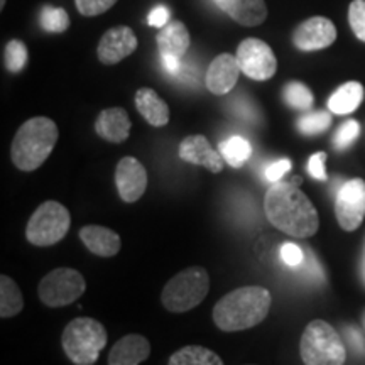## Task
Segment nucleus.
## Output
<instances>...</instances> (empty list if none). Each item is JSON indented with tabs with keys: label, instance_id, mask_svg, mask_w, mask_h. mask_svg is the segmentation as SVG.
Masks as SVG:
<instances>
[{
	"label": "nucleus",
	"instance_id": "1",
	"mask_svg": "<svg viewBox=\"0 0 365 365\" xmlns=\"http://www.w3.org/2000/svg\"><path fill=\"white\" fill-rule=\"evenodd\" d=\"M264 212L277 230L296 239L313 237L319 228V217L312 200L291 181L272 182L264 198Z\"/></svg>",
	"mask_w": 365,
	"mask_h": 365
},
{
	"label": "nucleus",
	"instance_id": "2",
	"mask_svg": "<svg viewBox=\"0 0 365 365\" xmlns=\"http://www.w3.org/2000/svg\"><path fill=\"white\" fill-rule=\"evenodd\" d=\"M272 304L266 287L244 286L230 291L213 308V322L222 331L249 330L264 322Z\"/></svg>",
	"mask_w": 365,
	"mask_h": 365
},
{
	"label": "nucleus",
	"instance_id": "3",
	"mask_svg": "<svg viewBox=\"0 0 365 365\" xmlns=\"http://www.w3.org/2000/svg\"><path fill=\"white\" fill-rule=\"evenodd\" d=\"M59 130L48 117H34L24 122L12 140L11 158L21 171H34L43 166L58 143Z\"/></svg>",
	"mask_w": 365,
	"mask_h": 365
},
{
	"label": "nucleus",
	"instance_id": "4",
	"mask_svg": "<svg viewBox=\"0 0 365 365\" xmlns=\"http://www.w3.org/2000/svg\"><path fill=\"white\" fill-rule=\"evenodd\" d=\"M107 330L102 323L88 317H80L68 323L61 336V345L68 359L76 365H91L107 345Z\"/></svg>",
	"mask_w": 365,
	"mask_h": 365
},
{
	"label": "nucleus",
	"instance_id": "5",
	"mask_svg": "<svg viewBox=\"0 0 365 365\" xmlns=\"http://www.w3.org/2000/svg\"><path fill=\"white\" fill-rule=\"evenodd\" d=\"M299 354L307 365H341L346 360L344 340L325 319L308 323L301 335Z\"/></svg>",
	"mask_w": 365,
	"mask_h": 365
},
{
	"label": "nucleus",
	"instance_id": "6",
	"mask_svg": "<svg viewBox=\"0 0 365 365\" xmlns=\"http://www.w3.org/2000/svg\"><path fill=\"white\" fill-rule=\"evenodd\" d=\"M210 291L207 269L191 266L178 272L164 286L161 293L163 307L171 313H185L198 307Z\"/></svg>",
	"mask_w": 365,
	"mask_h": 365
},
{
	"label": "nucleus",
	"instance_id": "7",
	"mask_svg": "<svg viewBox=\"0 0 365 365\" xmlns=\"http://www.w3.org/2000/svg\"><path fill=\"white\" fill-rule=\"evenodd\" d=\"M71 227V215L59 202H44L34 210L26 227V239L36 247H49L63 240Z\"/></svg>",
	"mask_w": 365,
	"mask_h": 365
},
{
	"label": "nucleus",
	"instance_id": "8",
	"mask_svg": "<svg viewBox=\"0 0 365 365\" xmlns=\"http://www.w3.org/2000/svg\"><path fill=\"white\" fill-rule=\"evenodd\" d=\"M86 291L83 274L71 267H58L41 279L39 299L49 308H61L75 303Z\"/></svg>",
	"mask_w": 365,
	"mask_h": 365
},
{
	"label": "nucleus",
	"instance_id": "9",
	"mask_svg": "<svg viewBox=\"0 0 365 365\" xmlns=\"http://www.w3.org/2000/svg\"><path fill=\"white\" fill-rule=\"evenodd\" d=\"M237 61L245 76L255 81L271 80L277 71V59L272 48L261 39H244L237 48Z\"/></svg>",
	"mask_w": 365,
	"mask_h": 365
},
{
	"label": "nucleus",
	"instance_id": "10",
	"mask_svg": "<svg viewBox=\"0 0 365 365\" xmlns=\"http://www.w3.org/2000/svg\"><path fill=\"white\" fill-rule=\"evenodd\" d=\"M335 215L345 232H354L365 218V181L360 178L345 181L335 200Z\"/></svg>",
	"mask_w": 365,
	"mask_h": 365
},
{
	"label": "nucleus",
	"instance_id": "11",
	"mask_svg": "<svg viewBox=\"0 0 365 365\" xmlns=\"http://www.w3.org/2000/svg\"><path fill=\"white\" fill-rule=\"evenodd\" d=\"M336 39V27L327 17H309L296 27L293 44L299 51H319L331 46Z\"/></svg>",
	"mask_w": 365,
	"mask_h": 365
},
{
	"label": "nucleus",
	"instance_id": "12",
	"mask_svg": "<svg viewBox=\"0 0 365 365\" xmlns=\"http://www.w3.org/2000/svg\"><path fill=\"white\" fill-rule=\"evenodd\" d=\"M115 185L118 196L125 203H134L145 193L148 188V173L139 159L122 158L115 170Z\"/></svg>",
	"mask_w": 365,
	"mask_h": 365
},
{
	"label": "nucleus",
	"instance_id": "13",
	"mask_svg": "<svg viewBox=\"0 0 365 365\" xmlns=\"http://www.w3.org/2000/svg\"><path fill=\"white\" fill-rule=\"evenodd\" d=\"M137 36L127 26H117L108 29L100 39L97 53L103 65H117L130 56L137 49Z\"/></svg>",
	"mask_w": 365,
	"mask_h": 365
},
{
	"label": "nucleus",
	"instance_id": "14",
	"mask_svg": "<svg viewBox=\"0 0 365 365\" xmlns=\"http://www.w3.org/2000/svg\"><path fill=\"white\" fill-rule=\"evenodd\" d=\"M180 158L182 161L195 164V166L207 168L210 173H220L223 170V156L220 150L212 148L208 139L202 134L188 135L180 144Z\"/></svg>",
	"mask_w": 365,
	"mask_h": 365
},
{
	"label": "nucleus",
	"instance_id": "15",
	"mask_svg": "<svg viewBox=\"0 0 365 365\" xmlns=\"http://www.w3.org/2000/svg\"><path fill=\"white\" fill-rule=\"evenodd\" d=\"M240 73L242 70L237 56H232L228 53L218 54L210 63L207 75H205V83L213 95H227L237 85Z\"/></svg>",
	"mask_w": 365,
	"mask_h": 365
},
{
	"label": "nucleus",
	"instance_id": "16",
	"mask_svg": "<svg viewBox=\"0 0 365 365\" xmlns=\"http://www.w3.org/2000/svg\"><path fill=\"white\" fill-rule=\"evenodd\" d=\"M132 122L122 107L105 108L98 113L97 122H95V132L103 140L112 144H122L129 139Z\"/></svg>",
	"mask_w": 365,
	"mask_h": 365
},
{
	"label": "nucleus",
	"instance_id": "17",
	"mask_svg": "<svg viewBox=\"0 0 365 365\" xmlns=\"http://www.w3.org/2000/svg\"><path fill=\"white\" fill-rule=\"evenodd\" d=\"M150 355V344L143 335L130 333L122 336L108 354L110 365H139L148 360Z\"/></svg>",
	"mask_w": 365,
	"mask_h": 365
},
{
	"label": "nucleus",
	"instance_id": "18",
	"mask_svg": "<svg viewBox=\"0 0 365 365\" xmlns=\"http://www.w3.org/2000/svg\"><path fill=\"white\" fill-rule=\"evenodd\" d=\"M215 6L242 26L255 27L262 24L267 17L264 0H213Z\"/></svg>",
	"mask_w": 365,
	"mask_h": 365
},
{
	"label": "nucleus",
	"instance_id": "19",
	"mask_svg": "<svg viewBox=\"0 0 365 365\" xmlns=\"http://www.w3.org/2000/svg\"><path fill=\"white\" fill-rule=\"evenodd\" d=\"M80 239L91 254L100 257H113L120 250V237L117 232L102 225H86L80 228Z\"/></svg>",
	"mask_w": 365,
	"mask_h": 365
},
{
	"label": "nucleus",
	"instance_id": "20",
	"mask_svg": "<svg viewBox=\"0 0 365 365\" xmlns=\"http://www.w3.org/2000/svg\"><path fill=\"white\" fill-rule=\"evenodd\" d=\"M156 43L161 56H173L181 59L188 53L191 44L188 27L182 24L181 21H170L166 26L161 27Z\"/></svg>",
	"mask_w": 365,
	"mask_h": 365
},
{
	"label": "nucleus",
	"instance_id": "21",
	"mask_svg": "<svg viewBox=\"0 0 365 365\" xmlns=\"http://www.w3.org/2000/svg\"><path fill=\"white\" fill-rule=\"evenodd\" d=\"M135 108L148 124L153 127H164L170 122V107L153 88L143 86L135 91Z\"/></svg>",
	"mask_w": 365,
	"mask_h": 365
},
{
	"label": "nucleus",
	"instance_id": "22",
	"mask_svg": "<svg viewBox=\"0 0 365 365\" xmlns=\"http://www.w3.org/2000/svg\"><path fill=\"white\" fill-rule=\"evenodd\" d=\"M364 100V86L359 81H346L328 98V110L335 115H349L357 110Z\"/></svg>",
	"mask_w": 365,
	"mask_h": 365
},
{
	"label": "nucleus",
	"instance_id": "23",
	"mask_svg": "<svg viewBox=\"0 0 365 365\" xmlns=\"http://www.w3.org/2000/svg\"><path fill=\"white\" fill-rule=\"evenodd\" d=\"M24 308V299L19 286L12 277L0 276V318H12Z\"/></svg>",
	"mask_w": 365,
	"mask_h": 365
},
{
	"label": "nucleus",
	"instance_id": "24",
	"mask_svg": "<svg viewBox=\"0 0 365 365\" xmlns=\"http://www.w3.org/2000/svg\"><path fill=\"white\" fill-rule=\"evenodd\" d=\"M171 365H222V359L202 345H188L170 357Z\"/></svg>",
	"mask_w": 365,
	"mask_h": 365
},
{
	"label": "nucleus",
	"instance_id": "25",
	"mask_svg": "<svg viewBox=\"0 0 365 365\" xmlns=\"http://www.w3.org/2000/svg\"><path fill=\"white\" fill-rule=\"evenodd\" d=\"M218 150L225 159V163L232 168H240L249 161V158L252 156V145L247 139L240 135H234L230 139H227L225 143H220Z\"/></svg>",
	"mask_w": 365,
	"mask_h": 365
},
{
	"label": "nucleus",
	"instance_id": "26",
	"mask_svg": "<svg viewBox=\"0 0 365 365\" xmlns=\"http://www.w3.org/2000/svg\"><path fill=\"white\" fill-rule=\"evenodd\" d=\"M282 97L287 107L294 110H309L313 107V93L307 85L301 81H289L282 90Z\"/></svg>",
	"mask_w": 365,
	"mask_h": 365
},
{
	"label": "nucleus",
	"instance_id": "27",
	"mask_svg": "<svg viewBox=\"0 0 365 365\" xmlns=\"http://www.w3.org/2000/svg\"><path fill=\"white\" fill-rule=\"evenodd\" d=\"M41 27L48 33H65L70 27V16L65 9L44 6L39 16Z\"/></svg>",
	"mask_w": 365,
	"mask_h": 365
},
{
	"label": "nucleus",
	"instance_id": "28",
	"mask_svg": "<svg viewBox=\"0 0 365 365\" xmlns=\"http://www.w3.org/2000/svg\"><path fill=\"white\" fill-rule=\"evenodd\" d=\"M331 115L328 112H309L298 118V129L303 135H318L330 129Z\"/></svg>",
	"mask_w": 365,
	"mask_h": 365
},
{
	"label": "nucleus",
	"instance_id": "29",
	"mask_svg": "<svg viewBox=\"0 0 365 365\" xmlns=\"http://www.w3.org/2000/svg\"><path fill=\"white\" fill-rule=\"evenodd\" d=\"M4 56H6V68L7 71H11L16 75L24 70L27 58H29V53H27V46L19 39L9 41L6 46V51H4Z\"/></svg>",
	"mask_w": 365,
	"mask_h": 365
},
{
	"label": "nucleus",
	"instance_id": "30",
	"mask_svg": "<svg viewBox=\"0 0 365 365\" xmlns=\"http://www.w3.org/2000/svg\"><path fill=\"white\" fill-rule=\"evenodd\" d=\"M360 135V124L354 118H349L345 124L340 125V129L336 130V134L333 135V145L336 150H345L350 148Z\"/></svg>",
	"mask_w": 365,
	"mask_h": 365
},
{
	"label": "nucleus",
	"instance_id": "31",
	"mask_svg": "<svg viewBox=\"0 0 365 365\" xmlns=\"http://www.w3.org/2000/svg\"><path fill=\"white\" fill-rule=\"evenodd\" d=\"M349 22L357 39L365 43V0H354L350 4Z\"/></svg>",
	"mask_w": 365,
	"mask_h": 365
},
{
	"label": "nucleus",
	"instance_id": "32",
	"mask_svg": "<svg viewBox=\"0 0 365 365\" xmlns=\"http://www.w3.org/2000/svg\"><path fill=\"white\" fill-rule=\"evenodd\" d=\"M117 0H75L76 9H78L81 16L95 17L100 14L107 12L108 9L115 6Z\"/></svg>",
	"mask_w": 365,
	"mask_h": 365
},
{
	"label": "nucleus",
	"instance_id": "33",
	"mask_svg": "<svg viewBox=\"0 0 365 365\" xmlns=\"http://www.w3.org/2000/svg\"><path fill=\"white\" fill-rule=\"evenodd\" d=\"M281 261L286 264L287 267H299L301 264L307 259V254L303 252V249L299 245L293 244V242H286V244L281 245L279 249Z\"/></svg>",
	"mask_w": 365,
	"mask_h": 365
},
{
	"label": "nucleus",
	"instance_id": "34",
	"mask_svg": "<svg viewBox=\"0 0 365 365\" xmlns=\"http://www.w3.org/2000/svg\"><path fill=\"white\" fill-rule=\"evenodd\" d=\"M325 163H327V153H314L308 161L309 176L318 181H327L328 175H327Z\"/></svg>",
	"mask_w": 365,
	"mask_h": 365
},
{
	"label": "nucleus",
	"instance_id": "35",
	"mask_svg": "<svg viewBox=\"0 0 365 365\" xmlns=\"http://www.w3.org/2000/svg\"><path fill=\"white\" fill-rule=\"evenodd\" d=\"M344 330H345L346 345L352 346V350L359 355V357L365 359V339H364L362 333H360L357 328L352 325H345Z\"/></svg>",
	"mask_w": 365,
	"mask_h": 365
},
{
	"label": "nucleus",
	"instance_id": "36",
	"mask_svg": "<svg viewBox=\"0 0 365 365\" xmlns=\"http://www.w3.org/2000/svg\"><path fill=\"white\" fill-rule=\"evenodd\" d=\"M291 168H293V161H291V159H279V161L269 164L266 168V175L264 176H266V180L269 182H277L281 181V178L284 176Z\"/></svg>",
	"mask_w": 365,
	"mask_h": 365
},
{
	"label": "nucleus",
	"instance_id": "37",
	"mask_svg": "<svg viewBox=\"0 0 365 365\" xmlns=\"http://www.w3.org/2000/svg\"><path fill=\"white\" fill-rule=\"evenodd\" d=\"M168 22H170V11L164 6L154 7L148 17V24L150 27H159V29H161V27L166 26Z\"/></svg>",
	"mask_w": 365,
	"mask_h": 365
},
{
	"label": "nucleus",
	"instance_id": "38",
	"mask_svg": "<svg viewBox=\"0 0 365 365\" xmlns=\"http://www.w3.org/2000/svg\"><path fill=\"white\" fill-rule=\"evenodd\" d=\"M163 65L166 68L168 73L171 75H180L181 73V59L180 58H173V56H161Z\"/></svg>",
	"mask_w": 365,
	"mask_h": 365
},
{
	"label": "nucleus",
	"instance_id": "39",
	"mask_svg": "<svg viewBox=\"0 0 365 365\" xmlns=\"http://www.w3.org/2000/svg\"><path fill=\"white\" fill-rule=\"evenodd\" d=\"M301 181H303V180H301V178H299V176H294V178H293V180H291V182H293V185H294V186H299V185H301Z\"/></svg>",
	"mask_w": 365,
	"mask_h": 365
},
{
	"label": "nucleus",
	"instance_id": "40",
	"mask_svg": "<svg viewBox=\"0 0 365 365\" xmlns=\"http://www.w3.org/2000/svg\"><path fill=\"white\" fill-rule=\"evenodd\" d=\"M362 325H364V330H365V309H364V313H362Z\"/></svg>",
	"mask_w": 365,
	"mask_h": 365
},
{
	"label": "nucleus",
	"instance_id": "41",
	"mask_svg": "<svg viewBox=\"0 0 365 365\" xmlns=\"http://www.w3.org/2000/svg\"><path fill=\"white\" fill-rule=\"evenodd\" d=\"M4 6H6V0H0V9H4Z\"/></svg>",
	"mask_w": 365,
	"mask_h": 365
},
{
	"label": "nucleus",
	"instance_id": "42",
	"mask_svg": "<svg viewBox=\"0 0 365 365\" xmlns=\"http://www.w3.org/2000/svg\"><path fill=\"white\" fill-rule=\"evenodd\" d=\"M362 274H364V279H365V259H364V267H362Z\"/></svg>",
	"mask_w": 365,
	"mask_h": 365
}]
</instances>
